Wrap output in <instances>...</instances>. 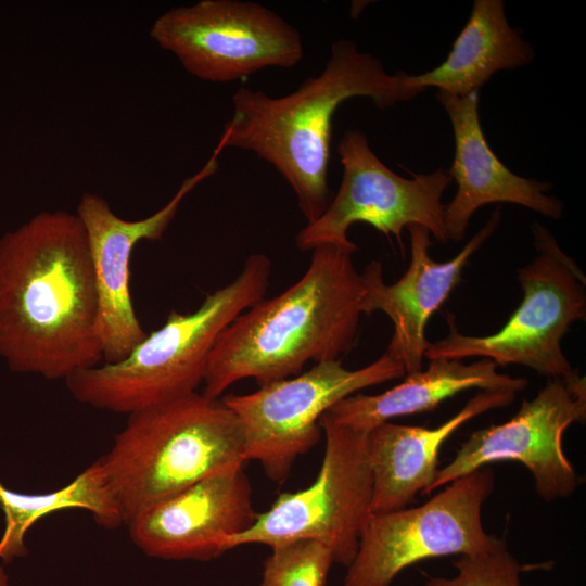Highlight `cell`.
Masks as SVG:
<instances>
[{
	"label": "cell",
	"mask_w": 586,
	"mask_h": 586,
	"mask_svg": "<svg viewBox=\"0 0 586 586\" xmlns=\"http://www.w3.org/2000/svg\"><path fill=\"white\" fill-rule=\"evenodd\" d=\"M270 259L250 255L238 277L206 295L193 313L166 322L120 361L78 370L65 381L72 396L97 409L131 415L196 392L219 334L264 295Z\"/></svg>",
	"instance_id": "cell-4"
},
{
	"label": "cell",
	"mask_w": 586,
	"mask_h": 586,
	"mask_svg": "<svg viewBox=\"0 0 586 586\" xmlns=\"http://www.w3.org/2000/svg\"><path fill=\"white\" fill-rule=\"evenodd\" d=\"M515 393L480 391L454 417L434 429L384 422L368 433L372 475L371 513L409 507L424 494L438 471V453L445 441L467 421L509 406Z\"/></svg>",
	"instance_id": "cell-17"
},
{
	"label": "cell",
	"mask_w": 586,
	"mask_h": 586,
	"mask_svg": "<svg viewBox=\"0 0 586 586\" xmlns=\"http://www.w3.org/2000/svg\"><path fill=\"white\" fill-rule=\"evenodd\" d=\"M429 360L425 370L409 373L392 388L377 395H349L324 413L335 423L369 433L393 418L432 410L470 388L517 394L528 384L525 378L499 373L498 366L486 358L472 364L450 358Z\"/></svg>",
	"instance_id": "cell-18"
},
{
	"label": "cell",
	"mask_w": 586,
	"mask_h": 586,
	"mask_svg": "<svg viewBox=\"0 0 586 586\" xmlns=\"http://www.w3.org/2000/svg\"><path fill=\"white\" fill-rule=\"evenodd\" d=\"M0 508L4 514L0 560L5 563L27 555V531L52 512L78 508L90 512L95 522L106 528L124 524L120 508L99 459L68 484L48 493H18L0 482Z\"/></svg>",
	"instance_id": "cell-20"
},
{
	"label": "cell",
	"mask_w": 586,
	"mask_h": 586,
	"mask_svg": "<svg viewBox=\"0 0 586 586\" xmlns=\"http://www.w3.org/2000/svg\"><path fill=\"white\" fill-rule=\"evenodd\" d=\"M532 233L537 255L518 270L523 300L506 324L489 335H466L448 314L449 333L431 343L424 357H483L565 381L579 375L564 356L561 340L573 322L586 318V277L546 227L534 222Z\"/></svg>",
	"instance_id": "cell-6"
},
{
	"label": "cell",
	"mask_w": 586,
	"mask_h": 586,
	"mask_svg": "<svg viewBox=\"0 0 586 586\" xmlns=\"http://www.w3.org/2000/svg\"><path fill=\"white\" fill-rule=\"evenodd\" d=\"M500 219V208L497 207L463 249L443 263L433 260L429 254L432 245L430 231L422 226L410 225L407 227L410 264L398 281L386 284L379 262L373 260L364 269V314L383 311L390 317L394 332L386 352L403 364L407 374L422 370L424 354L431 344L425 337L429 319L461 281L470 257L495 232Z\"/></svg>",
	"instance_id": "cell-15"
},
{
	"label": "cell",
	"mask_w": 586,
	"mask_h": 586,
	"mask_svg": "<svg viewBox=\"0 0 586 586\" xmlns=\"http://www.w3.org/2000/svg\"><path fill=\"white\" fill-rule=\"evenodd\" d=\"M333 556L316 540H296L271 548L258 586H324Z\"/></svg>",
	"instance_id": "cell-21"
},
{
	"label": "cell",
	"mask_w": 586,
	"mask_h": 586,
	"mask_svg": "<svg viewBox=\"0 0 586 586\" xmlns=\"http://www.w3.org/2000/svg\"><path fill=\"white\" fill-rule=\"evenodd\" d=\"M405 373L403 364L385 352L360 369H346L340 360L323 361L253 393L221 399L242 424L247 460L258 461L267 477L282 483L296 459L320 440L324 412L357 391Z\"/></svg>",
	"instance_id": "cell-9"
},
{
	"label": "cell",
	"mask_w": 586,
	"mask_h": 586,
	"mask_svg": "<svg viewBox=\"0 0 586 586\" xmlns=\"http://www.w3.org/2000/svg\"><path fill=\"white\" fill-rule=\"evenodd\" d=\"M100 462L124 524L156 501L220 471L243 467L242 424L221 398L191 393L128 415Z\"/></svg>",
	"instance_id": "cell-5"
},
{
	"label": "cell",
	"mask_w": 586,
	"mask_h": 586,
	"mask_svg": "<svg viewBox=\"0 0 586 586\" xmlns=\"http://www.w3.org/2000/svg\"><path fill=\"white\" fill-rule=\"evenodd\" d=\"M420 93L408 85L407 73L390 74L379 59L340 39L332 44L323 71L286 95L273 98L262 90L239 88L219 141L225 149L247 150L270 163L294 191L309 224L331 200L328 170L332 120L339 106L366 97L384 110Z\"/></svg>",
	"instance_id": "cell-3"
},
{
	"label": "cell",
	"mask_w": 586,
	"mask_h": 586,
	"mask_svg": "<svg viewBox=\"0 0 586 586\" xmlns=\"http://www.w3.org/2000/svg\"><path fill=\"white\" fill-rule=\"evenodd\" d=\"M222 151L218 142L206 164L188 177L162 208L139 220L119 217L99 194L85 192L80 196L76 214L85 227L93 265L97 330L104 362L123 360L148 334L136 315L129 288L130 257L136 244L163 238L183 199L217 171Z\"/></svg>",
	"instance_id": "cell-13"
},
{
	"label": "cell",
	"mask_w": 586,
	"mask_h": 586,
	"mask_svg": "<svg viewBox=\"0 0 586 586\" xmlns=\"http://www.w3.org/2000/svg\"><path fill=\"white\" fill-rule=\"evenodd\" d=\"M324 454L315 481L304 489L282 493L246 531L224 538V553L249 544L275 548L296 540L328 547L334 563L348 566L371 514L372 475L368 433L320 419Z\"/></svg>",
	"instance_id": "cell-7"
},
{
	"label": "cell",
	"mask_w": 586,
	"mask_h": 586,
	"mask_svg": "<svg viewBox=\"0 0 586 586\" xmlns=\"http://www.w3.org/2000/svg\"><path fill=\"white\" fill-rule=\"evenodd\" d=\"M534 56L532 46L509 24L502 0H475L445 61L422 74H408V85L421 92L436 88L466 95L480 91L495 73L527 65Z\"/></svg>",
	"instance_id": "cell-19"
},
{
	"label": "cell",
	"mask_w": 586,
	"mask_h": 586,
	"mask_svg": "<svg viewBox=\"0 0 586 586\" xmlns=\"http://www.w3.org/2000/svg\"><path fill=\"white\" fill-rule=\"evenodd\" d=\"M252 486L243 467L204 477L139 512L127 525L135 545L165 560L207 561L224 553V538L255 522Z\"/></svg>",
	"instance_id": "cell-14"
},
{
	"label": "cell",
	"mask_w": 586,
	"mask_h": 586,
	"mask_svg": "<svg viewBox=\"0 0 586 586\" xmlns=\"http://www.w3.org/2000/svg\"><path fill=\"white\" fill-rule=\"evenodd\" d=\"M0 586H9L8 575L1 565H0Z\"/></svg>",
	"instance_id": "cell-23"
},
{
	"label": "cell",
	"mask_w": 586,
	"mask_h": 586,
	"mask_svg": "<svg viewBox=\"0 0 586 586\" xmlns=\"http://www.w3.org/2000/svg\"><path fill=\"white\" fill-rule=\"evenodd\" d=\"M357 249H314L295 283L240 314L208 355L203 394L220 398L238 381L250 378L263 386L301 373L309 361L347 354L364 314V281L352 260Z\"/></svg>",
	"instance_id": "cell-2"
},
{
	"label": "cell",
	"mask_w": 586,
	"mask_h": 586,
	"mask_svg": "<svg viewBox=\"0 0 586 586\" xmlns=\"http://www.w3.org/2000/svg\"><path fill=\"white\" fill-rule=\"evenodd\" d=\"M343 176L336 194L315 221L296 235L302 251L333 244L353 246L347 231L365 222L386 237L394 235L403 247L402 233L410 225L426 228L441 243L448 241L442 196L453 180L448 170L404 178L388 168L371 150L366 135L346 131L337 145Z\"/></svg>",
	"instance_id": "cell-11"
},
{
	"label": "cell",
	"mask_w": 586,
	"mask_h": 586,
	"mask_svg": "<svg viewBox=\"0 0 586 586\" xmlns=\"http://www.w3.org/2000/svg\"><path fill=\"white\" fill-rule=\"evenodd\" d=\"M454 566L456 575L430 577L424 586H521L523 566L505 542L487 552L459 556Z\"/></svg>",
	"instance_id": "cell-22"
},
{
	"label": "cell",
	"mask_w": 586,
	"mask_h": 586,
	"mask_svg": "<svg viewBox=\"0 0 586 586\" xmlns=\"http://www.w3.org/2000/svg\"><path fill=\"white\" fill-rule=\"evenodd\" d=\"M586 418V380L548 379L531 400H523L508 421L473 432L454 459L436 475L424 494L491 463L518 461L532 474L545 501L571 496L578 476L563 449V435Z\"/></svg>",
	"instance_id": "cell-12"
},
{
	"label": "cell",
	"mask_w": 586,
	"mask_h": 586,
	"mask_svg": "<svg viewBox=\"0 0 586 586\" xmlns=\"http://www.w3.org/2000/svg\"><path fill=\"white\" fill-rule=\"evenodd\" d=\"M443 487L420 506L371 513L343 586H391L422 560L487 552L504 543L482 524L483 504L495 487L488 466Z\"/></svg>",
	"instance_id": "cell-8"
},
{
	"label": "cell",
	"mask_w": 586,
	"mask_h": 586,
	"mask_svg": "<svg viewBox=\"0 0 586 586\" xmlns=\"http://www.w3.org/2000/svg\"><path fill=\"white\" fill-rule=\"evenodd\" d=\"M436 97L448 115L455 139L448 173L457 191L444 208L448 240L462 241L472 215L486 204H517L545 217H562L563 203L547 193L549 183L515 175L491 149L480 120L479 91L466 95L438 91Z\"/></svg>",
	"instance_id": "cell-16"
},
{
	"label": "cell",
	"mask_w": 586,
	"mask_h": 586,
	"mask_svg": "<svg viewBox=\"0 0 586 586\" xmlns=\"http://www.w3.org/2000/svg\"><path fill=\"white\" fill-rule=\"evenodd\" d=\"M152 40L191 75L212 82L244 79L267 67L291 68L304 56L300 31L260 3L200 0L160 14Z\"/></svg>",
	"instance_id": "cell-10"
},
{
	"label": "cell",
	"mask_w": 586,
	"mask_h": 586,
	"mask_svg": "<svg viewBox=\"0 0 586 586\" xmlns=\"http://www.w3.org/2000/svg\"><path fill=\"white\" fill-rule=\"evenodd\" d=\"M98 292L76 213L44 211L0 238V357L20 373L66 380L103 360Z\"/></svg>",
	"instance_id": "cell-1"
}]
</instances>
